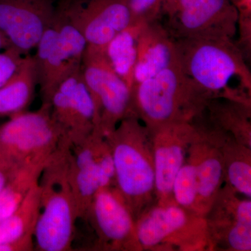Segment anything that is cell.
<instances>
[{
	"label": "cell",
	"mask_w": 251,
	"mask_h": 251,
	"mask_svg": "<svg viewBox=\"0 0 251 251\" xmlns=\"http://www.w3.org/2000/svg\"><path fill=\"white\" fill-rule=\"evenodd\" d=\"M35 250L34 235H29L13 242L0 244V251H31Z\"/></svg>",
	"instance_id": "4316f807"
},
{
	"label": "cell",
	"mask_w": 251,
	"mask_h": 251,
	"mask_svg": "<svg viewBox=\"0 0 251 251\" xmlns=\"http://www.w3.org/2000/svg\"><path fill=\"white\" fill-rule=\"evenodd\" d=\"M163 24L175 39L219 38L233 40L239 11L232 0H165Z\"/></svg>",
	"instance_id": "52a82bcc"
},
{
	"label": "cell",
	"mask_w": 251,
	"mask_h": 251,
	"mask_svg": "<svg viewBox=\"0 0 251 251\" xmlns=\"http://www.w3.org/2000/svg\"><path fill=\"white\" fill-rule=\"evenodd\" d=\"M175 42L183 71L209 99L225 94L233 99L230 85L234 80L251 92L250 70L232 39L186 38Z\"/></svg>",
	"instance_id": "3957f363"
},
{
	"label": "cell",
	"mask_w": 251,
	"mask_h": 251,
	"mask_svg": "<svg viewBox=\"0 0 251 251\" xmlns=\"http://www.w3.org/2000/svg\"><path fill=\"white\" fill-rule=\"evenodd\" d=\"M24 56L12 46L0 52V88L14 75Z\"/></svg>",
	"instance_id": "484cf974"
},
{
	"label": "cell",
	"mask_w": 251,
	"mask_h": 251,
	"mask_svg": "<svg viewBox=\"0 0 251 251\" xmlns=\"http://www.w3.org/2000/svg\"><path fill=\"white\" fill-rule=\"evenodd\" d=\"M69 142L64 140L41 174V209L34 229L35 250L70 251L79 220L68 175Z\"/></svg>",
	"instance_id": "7a4b0ae2"
},
{
	"label": "cell",
	"mask_w": 251,
	"mask_h": 251,
	"mask_svg": "<svg viewBox=\"0 0 251 251\" xmlns=\"http://www.w3.org/2000/svg\"><path fill=\"white\" fill-rule=\"evenodd\" d=\"M195 126L190 121L174 122L150 130L153 134L155 188L161 196L173 191L176 175L184 164L185 140L191 138Z\"/></svg>",
	"instance_id": "5bb4252c"
},
{
	"label": "cell",
	"mask_w": 251,
	"mask_h": 251,
	"mask_svg": "<svg viewBox=\"0 0 251 251\" xmlns=\"http://www.w3.org/2000/svg\"><path fill=\"white\" fill-rule=\"evenodd\" d=\"M227 242L230 248L238 251L251 250V223L235 220L227 233Z\"/></svg>",
	"instance_id": "d4e9b609"
},
{
	"label": "cell",
	"mask_w": 251,
	"mask_h": 251,
	"mask_svg": "<svg viewBox=\"0 0 251 251\" xmlns=\"http://www.w3.org/2000/svg\"><path fill=\"white\" fill-rule=\"evenodd\" d=\"M187 216L177 206L156 208L144 216L135 227V236L144 247L151 248L163 242L184 227Z\"/></svg>",
	"instance_id": "e0dca14e"
},
{
	"label": "cell",
	"mask_w": 251,
	"mask_h": 251,
	"mask_svg": "<svg viewBox=\"0 0 251 251\" xmlns=\"http://www.w3.org/2000/svg\"><path fill=\"white\" fill-rule=\"evenodd\" d=\"M81 72L95 105L98 130L104 136L124 118L134 115L132 90L112 69L103 50L87 46Z\"/></svg>",
	"instance_id": "ba28073f"
},
{
	"label": "cell",
	"mask_w": 251,
	"mask_h": 251,
	"mask_svg": "<svg viewBox=\"0 0 251 251\" xmlns=\"http://www.w3.org/2000/svg\"><path fill=\"white\" fill-rule=\"evenodd\" d=\"M64 138L49 103L13 115L0 126V166L13 171L25 163L48 159Z\"/></svg>",
	"instance_id": "5b68a950"
},
{
	"label": "cell",
	"mask_w": 251,
	"mask_h": 251,
	"mask_svg": "<svg viewBox=\"0 0 251 251\" xmlns=\"http://www.w3.org/2000/svg\"><path fill=\"white\" fill-rule=\"evenodd\" d=\"M149 133L138 117L130 115L105 135L113 157L115 187L132 214L155 188L153 149L145 143Z\"/></svg>",
	"instance_id": "277c9868"
},
{
	"label": "cell",
	"mask_w": 251,
	"mask_h": 251,
	"mask_svg": "<svg viewBox=\"0 0 251 251\" xmlns=\"http://www.w3.org/2000/svg\"><path fill=\"white\" fill-rule=\"evenodd\" d=\"M87 46L80 31L56 8L53 19L38 42L34 56L42 103H49L63 81L80 70Z\"/></svg>",
	"instance_id": "8992f818"
},
{
	"label": "cell",
	"mask_w": 251,
	"mask_h": 251,
	"mask_svg": "<svg viewBox=\"0 0 251 251\" xmlns=\"http://www.w3.org/2000/svg\"><path fill=\"white\" fill-rule=\"evenodd\" d=\"M237 2V7L239 9V12L242 11H249L251 12V0H235Z\"/></svg>",
	"instance_id": "f1b7e54d"
},
{
	"label": "cell",
	"mask_w": 251,
	"mask_h": 251,
	"mask_svg": "<svg viewBox=\"0 0 251 251\" xmlns=\"http://www.w3.org/2000/svg\"><path fill=\"white\" fill-rule=\"evenodd\" d=\"M165 0H128L133 22L150 23L159 19Z\"/></svg>",
	"instance_id": "cb8c5ba5"
},
{
	"label": "cell",
	"mask_w": 251,
	"mask_h": 251,
	"mask_svg": "<svg viewBox=\"0 0 251 251\" xmlns=\"http://www.w3.org/2000/svg\"><path fill=\"white\" fill-rule=\"evenodd\" d=\"M172 193L176 202L184 207L192 206L197 202V173L194 163L183 165L176 175Z\"/></svg>",
	"instance_id": "7402d4cb"
},
{
	"label": "cell",
	"mask_w": 251,
	"mask_h": 251,
	"mask_svg": "<svg viewBox=\"0 0 251 251\" xmlns=\"http://www.w3.org/2000/svg\"><path fill=\"white\" fill-rule=\"evenodd\" d=\"M194 164L197 173V201L209 200L215 195L221 184L224 176V163L218 155L209 153Z\"/></svg>",
	"instance_id": "44dd1931"
},
{
	"label": "cell",
	"mask_w": 251,
	"mask_h": 251,
	"mask_svg": "<svg viewBox=\"0 0 251 251\" xmlns=\"http://www.w3.org/2000/svg\"><path fill=\"white\" fill-rule=\"evenodd\" d=\"M54 0H0V31L24 55L35 49L52 22Z\"/></svg>",
	"instance_id": "7c38bea8"
},
{
	"label": "cell",
	"mask_w": 251,
	"mask_h": 251,
	"mask_svg": "<svg viewBox=\"0 0 251 251\" xmlns=\"http://www.w3.org/2000/svg\"><path fill=\"white\" fill-rule=\"evenodd\" d=\"M227 175L232 187L247 198H251V166L249 159L239 157L229 162Z\"/></svg>",
	"instance_id": "603a6c76"
},
{
	"label": "cell",
	"mask_w": 251,
	"mask_h": 251,
	"mask_svg": "<svg viewBox=\"0 0 251 251\" xmlns=\"http://www.w3.org/2000/svg\"><path fill=\"white\" fill-rule=\"evenodd\" d=\"M10 46H11V44H10L9 41L6 39V36L3 34V33L0 31V52L2 51L3 50L10 47Z\"/></svg>",
	"instance_id": "f546056e"
},
{
	"label": "cell",
	"mask_w": 251,
	"mask_h": 251,
	"mask_svg": "<svg viewBox=\"0 0 251 251\" xmlns=\"http://www.w3.org/2000/svg\"><path fill=\"white\" fill-rule=\"evenodd\" d=\"M56 8L80 31L87 46L100 50L133 23L128 0H60Z\"/></svg>",
	"instance_id": "9c48e42d"
},
{
	"label": "cell",
	"mask_w": 251,
	"mask_h": 251,
	"mask_svg": "<svg viewBox=\"0 0 251 251\" xmlns=\"http://www.w3.org/2000/svg\"><path fill=\"white\" fill-rule=\"evenodd\" d=\"M37 85L35 59L26 54L14 75L0 88V119L25 111Z\"/></svg>",
	"instance_id": "2e32d148"
},
{
	"label": "cell",
	"mask_w": 251,
	"mask_h": 251,
	"mask_svg": "<svg viewBox=\"0 0 251 251\" xmlns=\"http://www.w3.org/2000/svg\"><path fill=\"white\" fill-rule=\"evenodd\" d=\"M49 103L52 118L70 143L83 139L98 129L95 105L81 69L63 81Z\"/></svg>",
	"instance_id": "8fae6325"
},
{
	"label": "cell",
	"mask_w": 251,
	"mask_h": 251,
	"mask_svg": "<svg viewBox=\"0 0 251 251\" xmlns=\"http://www.w3.org/2000/svg\"><path fill=\"white\" fill-rule=\"evenodd\" d=\"M51 157L25 163L11 172L7 183L0 191V221L9 217L21 205L31 188L39 182Z\"/></svg>",
	"instance_id": "d6986e66"
},
{
	"label": "cell",
	"mask_w": 251,
	"mask_h": 251,
	"mask_svg": "<svg viewBox=\"0 0 251 251\" xmlns=\"http://www.w3.org/2000/svg\"><path fill=\"white\" fill-rule=\"evenodd\" d=\"M108 145L105 136L97 130L83 139L69 144L68 175L79 219L85 220L99 189L114 186L100 166L101 157Z\"/></svg>",
	"instance_id": "30bf717a"
},
{
	"label": "cell",
	"mask_w": 251,
	"mask_h": 251,
	"mask_svg": "<svg viewBox=\"0 0 251 251\" xmlns=\"http://www.w3.org/2000/svg\"><path fill=\"white\" fill-rule=\"evenodd\" d=\"M39 181L31 188L24 201L9 217L0 221V244L34 235L41 209Z\"/></svg>",
	"instance_id": "ffe728a7"
},
{
	"label": "cell",
	"mask_w": 251,
	"mask_h": 251,
	"mask_svg": "<svg viewBox=\"0 0 251 251\" xmlns=\"http://www.w3.org/2000/svg\"><path fill=\"white\" fill-rule=\"evenodd\" d=\"M11 172L12 171L6 169L4 167L0 166V191L3 189L5 185L7 183Z\"/></svg>",
	"instance_id": "83f0119b"
},
{
	"label": "cell",
	"mask_w": 251,
	"mask_h": 251,
	"mask_svg": "<svg viewBox=\"0 0 251 251\" xmlns=\"http://www.w3.org/2000/svg\"><path fill=\"white\" fill-rule=\"evenodd\" d=\"M178 61L175 39L158 20L144 24L138 44L135 84L154 76Z\"/></svg>",
	"instance_id": "9a60e30c"
},
{
	"label": "cell",
	"mask_w": 251,
	"mask_h": 251,
	"mask_svg": "<svg viewBox=\"0 0 251 251\" xmlns=\"http://www.w3.org/2000/svg\"><path fill=\"white\" fill-rule=\"evenodd\" d=\"M145 23L133 22L117 34L105 47V57L119 77L133 90L138 39Z\"/></svg>",
	"instance_id": "ac0fdd59"
},
{
	"label": "cell",
	"mask_w": 251,
	"mask_h": 251,
	"mask_svg": "<svg viewBox=\"0 0 251 251\" xmlns=\"http://www.w3.org/2000/svg\"><path fill=\"white\" fill-rule=\"evenodd\" d=\"M210 100L186 75L179 60L135 84L132 90L133 113L145 122L149 130L192 120Z\"/></svg>",
	"instance_id": "6da1fadb"
},
{
	"label": "cell",
	"mask_w": 251,
	"mask_h": 251,
	"mask_svg": "<svg viewBox=\"0 0 251 251\" xmlns=\"http://www.w3.org/2000/svg\"><path fill=\"white\" fill-rule=\"evenodd\" d=\"M85 221H90L100 244L126 248L135 235L133 216L115 186L100 188L91 202Z\"/></svg>",
	"instance_id": "4fadbf2b"
}]
</instances>
